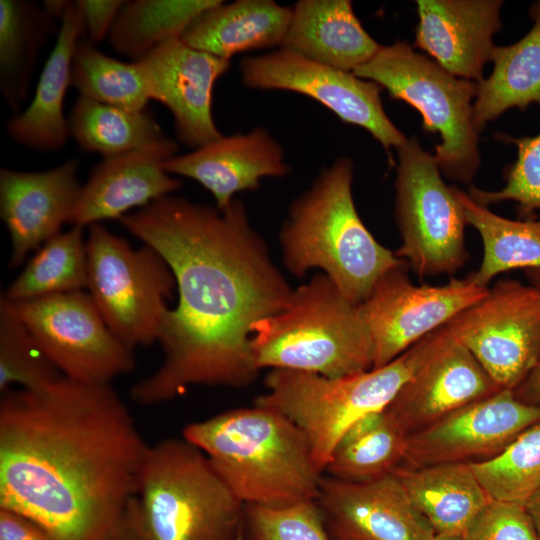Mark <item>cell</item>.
Returning <instances> with one entry per match:
<instances>
[{"mask_svg": "<svg viewBox=\"0 0 540 540\" xmlns=\"http://www.w3.org/2000/svg\"><path fill=\"white\" fill-rule=\"evenodd\" d=\"M171 268L177 305L161 321L163 361L130 390L137 404L172 400L193 385L244 388L259 369L253 326L288 303L293 289L234 198L222 211L171 194L119 219Z\"/></svg>", "mask_w": 540, "mask_h": 540, "instance_id": "cell-1", "label": "cell"}, {"mask_svg": "<svg viewBox=\"0 0 540 540\" xmlns=\"http://www.w3.org/2000/svg\"><path fill=\"white\" fill-rule=\"evenodd\" d=\"M149 449L111 384L61 377L0 400V508L56 540H102L137 496Z\"/></svg>", "mask_w": 540, "mask_h": 540, "instance_id": "cell-2", "label": "cell"}, {"mask_svg": "<svg viewBox=\"0 0 540 540\" xmlns=\"http://www.w3.org/2000/svg\"><path fill=\"white\" fill-rule=\"evenodd\" d=\"M182 437L204 452L244 505L282 507L318 497L323 473L310 444L278 411L230 409L186 425Z\"/></svg>", "mask_w": 540, "mask_h": 540, "instance_id": "cell-3", "label": "cell"}, {"mask_svg": "<svg viewBox=\"0 0 540 540\" xmlns=\"http://www.w3.org/2000/svg\"><path fill=\"white\" fill-rule=\"evenodd\" d=\"M354 164L341 156L291 203L280 233L282 261L298 278L320 269L352 302L362 303L388 270L402 265L363 223L353 193Z\"/></svg>", "mask_w": 540, "mask_h": 540, "instance_id": "cell-4", "label": "cell"}, {"mask_svg": "<svg viewBox=\"0 0 540 540\" xmlns=\"http://www.w3.org/2000/svg\"><path fill=\"white\" fill-rule=\"evenodd\" d=\"M251 349L259 370L336 378L370 370L374 364L373 342L359 304L322 272L293 289L282 310L253 326Z\"/></svg>", "mask_w": 540, "mask_h": 540, "instance_id": "cell-5", "label": "cell"}, {"mask_svg": "<svg viewBox=\"0 0 540 540\" xmlns=\"http://www.w3.org/2000/svg\"><path fill=\"white\" fill-rule=\"evenodd\" d=\"M136 498L146 540H235L244 532L245 505L184 437L149 446Z\"/></svg>", "mask_w": 540, "mask_h": 540, "instance_id": "cell-6", "label": "cell"}, {"mask_svg": "<svg viewBox=\"0 0 540 540\" xmlns=\"http://www.w3.org/2000/svg\"><path fill=\"white\" fill-rule=\"evenodd\" d=\"M426 343L424 337L382 367L343 377L270 369L264 380L267 392L254 404L290 419L305 434L324 474L343 434L360 418L386 408L417 368Z\"/></svg>", "mask_w": 540, "mask_h": 540, "instance_id": "cell-7", "label": "cell"}, {"mask_svg": "<svg viewBox=\"0 0 540 540\" xmlns=\"http://www.w3.org/2000/svg\"><path fill=\"white\" fill-rule=\"evenodd\" d=\"M352 73L417 109L423 130L440 137L433 155L440 171L452 181L473 180L481 162L479 133L472 119L477 82L452 75L403 41L381 46L370 61Z\"/></svg>", "mask_w": 540, "mask_h": 540, "instance_id": "cell-8", "label": "cell"}, {"mask_svg": "<svg viewBox=\"0 0 540 540\" xmlns=\"http://www.w3.org/2000/svg\"><path fill=\"white\" fill-rule=\"evenodd\" d=\"M86 290L110 331L133 350L157 342L176 291L171 268L152 246L133 248L102 223L89 226Z\"/></svg>", "mask_w": 540, "mask_h": 540, "instance_id": "cell-9", "label": "cell"}, {"mask_svg": "<svg viewBox=\"0 0 540 540\" xmlns=\"http://www.w3.org/2000/svg\"><path fill=\"white\" fill-rule=\"evenodd\" d=\"M397 153L395 220L402 243L395 254L420 280L452 275L470 258L467 222L453 186L445 184L434 156L416 136Z\"/></svg>", "mask_w": 540, "mask_h": 540, "instance_id": "cell-10", "label": "cell"}, {"mask_svg": "<svg viewBox=\"0 0 540 540\" xmlns=\"http://www.w3.org/2000/svg\"><path fill=\"white\" fill-rule=\"evenodd\" d=\"M502 390L516 389L540 356V292L500 279L445 325Z\"/></svg>", "mask_w": 540, "mask_h": 540, "instance_id": "cell-11", "label": "cell"}, {"mask_svg": "<svg viewBox=\"0 0 540 540\" xmlns=\"http://www.w3.org/2000/svg\"><path fill=\"white\" fill-rule=\"evenodd\" d=\"M13 304L64 377L86 384H111L134 370L133 350L110 331L87 291Z\"/></svg>", "mask_w": 540, "mask_h": 540, "instance_id": "cell-12", "label": "cell"}, {"mask_svg": "<svg viewBox=\"0 0 540 540\" xmlns=\"http://www.w3.org/2000/svg\"><path fill=\"white\" fill-rule=\"evenodd\" d=\"M245 87L305 95L341 121L367 130L390 153L407 138L384 111L381 87L352 72L322 64L285 49L247 56L239 65Z\"/></svg>", "mask_w": 540, "mask_h": 540, "instance_id": "cell-13", "label": "cell"}, {"mask_svg": "<svg viewBox=\"0 0 540 540\" xmlns=\"http://www.w3.org/2000/svg\"><path fill=\"white\" fill-rule=\"evenodd\" d=\"M407 264L385 272L359 304L374 348L373 368L382 367L455 315L480 300L488 288L467 276L443 285H415Z\"/></svg>", "mask_w": 540, "mask_h": 540, "instance_id": "cell-14", "label": "cell"}, {"mask_svg": "<svg viewBox=\"0 0 540 540\" xmlns=\"http://www.w3.org/2000/svg\"><path fill=\"white\" fill-rule=\"evenodd\" d=\"M539 421L540 406L521 402L511 390H500L409 434L401 464L416 468L486 461Z\"/></svg>", "mask_w": 540, "mask_h": 540, "instance_id": "cell-15", "label": "cell"}, {"mask_svg": "<svg viewBox=\"0 0 540 540\" xmlns=\"http://www.w3.org/2000/svg\"><path fill=\"white\" fill-rule=\"evenodd\" d=\"M426 339L420 363L385 408L407 436L502 390L443 326Z\"/></svg>", "mask_w": 540, "mask_h": 540, "instance_id": "cell-16", "label": "cell"}, {"mask_svg": "<svg viewBox=\"0 0 540 540\" xmlns=\"http://www.w3.org/2000/svg\"><path fill=\"white\" fill-rule=\"evenodd\" d=\"M316 502L336 540H433L435 530L391 472L365 481L323 474Z\"/></svg>", "mask_w": 540, "mask_h": 540, "instance_id": "cell-17", "label": "cell"}, {"mask_svg": "<svg viewBox=\"0 0 540 540\" xmlns=\"http://www.w3.org/2000/svg\"><path fill=\"white\" fill-rule=\"evenodd\" d=\"M135 61L145 75L150 98L171 111L180 142L196 149L223 136L213 119V88L231 60L173 38Z\"/></svg>", "mask_w": 540, "mask_h": 540, "instance_id": "cell-18", "label": "cell"}, {"mask_svg": "<svg viewBox=\"0 0 540 540\" xmlns=\"http://www.w3.org/2000/svg\"><path fill=\"white\" fill-rule=\"evenodd\" d=\"M77 170L75 159L39 172L0 170V216L11 241L10 268L70 222L82 188Z\"/></svg>", "mask_w": 540, "mask_h": 540, "instance_id": "cell-19", "label": "cell"}, {"mask_svg": "<svg viewBox=\"0 0 540 540\" xmlns=\"http://www.w3.org/2000/svg\"><path fill=\"white\" fill-rule=\"evenodd\" d=\"M178 143L165 136L141 148L103 157L81 188L70 222L92 225L107 219H119L133 208H143L152 201L181 187L162 167L177 155Z\"/></svg>", "mask_w": 540, "mask_h": 540, "instance_id": "cell-20", "label": "cell"}, {"mask_svg": "<svg viewBox=\"0 0 540 540\" xmlns=\"http://www.w3.org/2000/svg\"><path fill=\"white\" fill-rule=\"evenodd\" d=\"M501 0H417L414 47L452 75L479 83L502 29Z\"/></svg>", "mask_w": 540, "mask_h": 540, "instance_id": "cell-21", "label": "cell"}, {"mask_svg": "<svg viewBox=\"0 0 540 540\" xmlns=\"http://www.w3.org/2000/svg\"><path fill=\"white\" fill-rule=\"evenodd\" d=\"M168 174L200 183L222 211L236 193L259 188L265 177H283L290 171L281 144L265 129L235 133L192 152L175 155L162 164Z\"/></svg>", "mask_w": 540, "mask_h": 540, "instance_id": "cell-22", "label": "cell"}, {"mask_svg": "<svg viewBox=\"0 0 540 540\" xmlns=\"http://www.w3.org/2000/svg\"><path fill=\"white\" fill-rule=\"evenodd\" d=\"M58 37L41 72L28 108L7 124L10 138L31 149L50 152L61 149L69 134L63 103L71 84L72 58L86 27L76 1H62Z\"/></svg>", "mask_w": 540, "mask_h": 540, "instance_id": "cell-23", "label": "cell"}, {"mask_svg": "<svg viewBox=\"0 0 540 540\" xmlns=\"http://www.w3.org/2000/svg\"><path fill=\"white\" fill-rule=\"evenodd\" d=\"M382 45L363 28L349 0H300L280 48L307 59L353 72Z\"/></svg>", "mask_w": 540, "mask_h": 540, "instance_id": "cell-24", "label": "cell"}, {"mask_svg": "<svg viewBox=\"0 0 540 540\" xmlns=\"http://www.w3.org/2000/svg\"><path fill=\"white\" fill-rule=\"evenodd\" d=\"M292 8L272 0L219 3L198 15L180 37L190 47L230 60L235 54L281 46Z\"/></svg>", "mask_w": 540, "mask_h": 540, "instance_id": "cell-25", "label": "cell"}, {"mask_svg": "<svg viewBox=\"0 0 540 540\" xmlns=\"http://www.w3.org/2000/svg\"><path fill=\"white\" fill-rule=\"evenodd\" d=\"M392 473L436 535L463 536L472 518L492 499L469 463L416 468L400 464Z\"/></svg>", "mask_w": 540, "mask_h": 540, "instance_id": "cell-26", "label": "cell"}, {"mask_svg": "<svg viewBox=\"0 0 540 540\" xmlns=\"http://www.w3.org/2000/svg\"><path fill=\"white\" fill-rule=\"evenodd\" d=\"M533 26L519 41L495 46L490 76L478 83L472 119L478 133L511 108L540 106V1L529 9Z\"/></svg>", "mask_w": 540, "mask_h": 540, "instance_id": "cell-27", "label": "cell"}, {"mask_svg": "<svg viewBox=\"0 0 540 540\" xmlns=\"http://www.w3.org/2000/svg\"><path fill=\"white\" fill-rule=\"evenodd\" d=\"M55 19L31 1H0V90L15 115L27 96L40 49L57 31Z\"/></svg>", "mask_w": 540, "mask_h": 540, "instance_id": "cell-28", "label": "cell"}, {"mask_svg": "<svg viewBox=\"0 0 540 540\" xmlns=\"http://www.w3.org/2000/svg\"><path fill=\"white\" fill-rule=\"evenodd\" d=\"M453 189L467 225L475 228L483 243L482 262L468 275L472 282L488 288L503 272L540 268V220L501 217L458 187Z\"/></svg>", "mask_w": 540, "mask_h": 540, "instance_id": "cell-29", "label": "cell"}, {"mask_svg": "<svg viewBox=\"0 0 540 540\" xmlns=\"http://www.w3.org/2000/svg\"><path fill=\"white\" fill-rule=\"evenodd\" d=\"M406 438L385 409L367 414L343 434L324 474L365 481L391 473L403 462Z\"/></svg>", "mask_w": 540, "mask_h": 540, "instance_id": "cell-30", "label": "cell"}, {"mask_svg": "<svg viewBox=\"0 0 540 540\" xmlns=\"http://www.w3.org/2000/svg\"><path fill=\"white\" fill-rule=\"evenodd\" d=\"M87 287L84 227L73 225L47 240L2 295L13 303Z\"/></svg>", "mask_w": 540, "mask_h": 540, "instance_id": "cell-31", "label": "cell"}, {"mask_svg": "<svg viewBox=\"0 0 540 540\" xmlns=\"http://www.w3.org/2000/svg\"><path fill=\"white\" fill-rule=\"evenodd\" d=\"M67 120L69 134L77 144L103 157L135 150L165 137L149 110L129 111L83 96L78 97Z\"/></svg>", "mask_w": 540, "mask_h": 540, "instance_id": "cell-32", "label": "cell"}, {"mask_svg": "<svg viewBox=\"0 0 540 540\" xmlns=\"http://www.w3.org/2000/svg\"><path fill=\"white\" fill-rule=\"evenodd\" d=\"M220 0L126 1L109 32L119 53L138 60L173 38H180L190 23Z\"/></svg>", "mask_w": 540, "mask_h": 540, "instance_id": "cell-33", "label": "cell"}, {"mask_svg": "<svg viewBox=\"0 0 540 540\" xmlns=\"http://www.w3.org/2000/svg\"><path fill=\"white\" fill-rule=\"evenodd\" d=\"M71 85L80 96L129 111L145 110L151 99L139 63L122 62L102 53L86 34L73 54Z\"/></svg>", "mask_w": 540, "mask_h": 540, "instance_id": "cell-34", "label": "cell"}, {"mask_svg": "<svg viewBox=\"0 0 540 540\" xmlns=\"http://www.w3.org/2000/svg\"><path fill=\"white\" fill-rule=\"evenodd\" d=\"M471 465L492 499L524 504L540 487V421L496 457Z\"/></svg>", "mask_w": 540, "mask_h": 540, "instance_id": "cell-35", "label": "cell"}, {"mask_svg": "<svg viewBox=\"0 0 540 540\" xmlns=\"http://www.w3.org/2000/svg\"><path fill=\"white\" fill-rule=\"evenodd\" d=\"M63 377L18 315L0 296V392L11 385L34 389Z\"/></svg>", "mask_w": 540, "mask_h": 540, "instance_id": "cell-36", "label": "cell"}, {"mask_svg": "<svg viewBox=\"0 0 540 540\" xmlns=\"http://www.w3.org/2000/svg\"><path fill=\"white\" fill-rule=\"evenodd\" d=\"M517 147V159L505 173L506 184L496 191L471 186L468 194L477 203L488 207L503 201L517 203L520 218L530 219L540 210V133L534 137L503 136Z\"/></svg>", "mask_w": 540, "mask_h": 540, "instance_id": "cell-37", "label": "cell"}, {"mask_svg": "<svg viewBox=\"0 0 540 540\" xmlns=\"http://www.w3.org/2000/svg\"><path fill=\"white\" fill-rule=\"evenodd\" d=\"M252 540H332L316 500L282 507L245 505Z\"/></svg>", "mask_w": 540, "mask_h": 540, "instance_id": "cell-38", "label": "cell"}, {"mask_svg": "<svg viewBox=\"0 0 540 540\" xmlns=\"http://www.w3.org/2000/svg\"><path fill=\"white\" fill-rule=\"evenodd\" d=\"M465 540H540L524 504L491 499L469 522Z\"/></svg>", "mask_w": 540, "mask_h": 540, "instance_id": "cell-39", "label": "cell"}, {"mask_svg": "<svg viewBox=\"0 0 540 540\" xmlns=\"http://www.w3.org/2000/svg\"><path fill=\"white\" fill-rule=\"evenodd\" d=\"M83 16L86 35L95 44L109 34L110 29L126 1L77 0Z\"/></svg>", "mask_w": 540, "mask_h": 540, "instance_id": "cell-40", "label": "cell"}, {"mask_svg": "<svg viewBox=\"0 0 540 540\" xmlns=\"http://www.w3.org/2000/svg\"><path fill=\"white\" fill-rule=\"evenodd\" d=\"M0 540H56L31 519L0 508Z\"/></svg>", "mask_w": 540, "mask_h": 540, "instance_id": "cell-41", "label": "cell"}, {"mask_svg": "<svg viewBox=\"0 0 540 540\" xmlns=\"http://www.w3.org/2000/svg\"><path fill=\"white\" fill-rule=\"evenodd\" d=\"M102 540H146L140 522L136 497L129 502L122 515Z\"/></svg>", "mask_w": 540, "mask_h": 540, "instance_id": "cell-42", "label": "cell"}, {"mask_svg": "<svg viewBox=\"0 0 540 540\" xmlns=\"http://www.w3.org/2000/svg\"><path fill=\"white\" fill-rule=\"evenodd\" d=\"M513 393L518 400L525 404L540 406V356L530 373L513 390Z\"/></svg>", "mask_w": 540, "mask_h": 540, "instance_id": "cell-43", "label": "cell"}, {"mask_svg": "<svg viewBox=\"0 0 540 540\" xmlns=\"http://www.w3.org/2000/svg\"><path fill=\"white\" fill-rule=\"evenodd\" d=\"M524 506L540 539V487L526 500Z\"/></svg>", "mask_w": 540, "mask_h": 540, "instance_id": "cell-44", "label": "cell"}, {"mask_svg": "<svg viewBox=\"0 0 540 540\" xmlns=\"http://www.w3.org/2000/svg\"><path fill=\"white\" fill-rule=\"evenodd\" d=\"M524 274L529 284L540 292V268L526 269Z\"/></svg>", "mask_w": 540, "mask_h": 540, "instance_id": "cell-45", "label": "cell"}, {"mask_svg": "<svg viewBox=\"0 0 540 540\" xmlns=\"http://www.w3.org/2000/svg\"><path fill=\"white\" fill-rule=\"evenodd\" d=\"M433 540H465V539L463 536H460V535L437 534Z\"/></svg>", "mask_w": 540, "mask_h": 540, "instance_id": "cell-46", "label": "cell"}, {"mask_svg": "<svg viewBox=\"0 0 540 540\" xmlns=\"http://www.w3.org/2000/svg\"><path fill=\"white\" fill-rule=\"evenodd\" d=\"M235 540H244V532L241 533Z\"/></svg>", "mask_w": 540, "mask_h": 540, "instance_id": "cell-47", "label": "cell"}]
</instances>
